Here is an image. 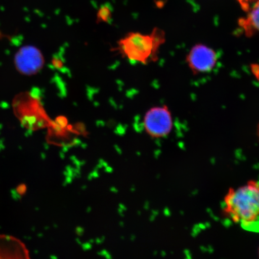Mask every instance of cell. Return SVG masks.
Returning a JSON list of instances; mask_svg holds the SVG:
<instances>
[{
	"label": "cell",
	"instance_id": "6da1fadb",
	"mask_svg": "<svg viewBox=\"0 0 259 259\" xmlns=\"http://www.w3.org/2000/svg\"><path fill=\"white\" fill-rule=\"evenodd\" d=\"M223 212L242 228L259 231V181L250 180L230 188L223 199Z\"/></svg>",
	"mask_w": 259,
	"mask_h": 259
},
{
	"label": "cell",
	"instance_id": "7a4b0ae2",
	"mask_svg": "<svg viewBox=\"0 0 259 259\" xmlns=\"http://www.w3.org/2000/svg\"><path fill=\"white\" fill-rule=\"evenodd\" d=\"M165 38L163 31L159 28L148 34L131 32L118 41L115 50L132 62L146 65L158 60Z\"/></svg>",
	"mask_w": 259,
	"mask_h": 259
},
{
	"label": "cell",
	"instance_id": "3957f363",
	"mask_svg": "<svg viewBox=\"0 0 259 259\" xmlns=\"http://www.w3.org/2000/svg\"><path fill=\"white\" fill-rule=\"evenodd\" d=\"M144 126L147 134L153 138L167 137L173 129L172 116L166 106H155L146 112Z\"/></svg>",
	"mask_w": 259,
	"mask_h": 259
},
{
	"label": "cell",
	"instance_id": "277c9868",
	"mask_svg": "<svg viewBox=\"0 0 259 259\" xmlns=\"http://www.w3.org/2000/svg\"><path fill=\"white\" fill-rule=\"evenodd\" d=\"M187 63L194 74L209 72L215 67L218 56L212 49L203 44H197L188 54Z\"/></svg>",
	"mask_w": 259,
	"mask_h": 259
},
{
	"label": "cell",
	"instance_id": "5b68a950",
	"mask_svg": "<svg viewBox=\"0 0 259 259\" xmlns=\"http://www.w3.org/2000/svg\"><path fill=\"white\" fill-rule=\"evenodd\" d=\"M29 258L30 252L20 239L11 235H0V259Z\"/></svg>",
	"mask_w": 259,
	"mask_h": 259
},
{
	"label": "cell",
	"instance_id": "8992f818",
	"mask_svg": "<svg viewBox=\"0 0 259 259\" xmlns=\"http://www.w3.org/2000/svg\"><path fill=\"white\" fill-rule=\"evenodd\" d=\"M19 66L24 72L34 73L37 72L44 66V57L36 48L25 49L23 53L18 57Z\"/></svg>",
	"mask_w": 259,
	"mask_h": 259
},
{
	"label": "cell",
	"instance_id": "52a82bcc",
	"mask_svg": "<svg viewBox=\"0 0 259 259\" xmlns=\"http://www.w3.org/2000/svg\"><path fill=\"white\" fill-rule=\"evenodd\" d=\"M250 0H247L244 9ZM245 11L248 12L247 16L240 21V26L244 29L245 34L250 36L254 32H259V0H254L249 3Z\"/></svg>",
	"mask_w": 259,
	"mask_h": 259
},
{
	"label": "cell",
	"instance_id": "ba28073f",
	"mask_svg": "<svg viewBox=\"0 0 259 259\" xmlns=\"http://www.w3.org/2000/svg\"><path fill=\"white\" fill-rule=\"evenodd\" d=\"M258 257H259V248H258Z\"/></svg>",
	"mask_w": 259,
	"mask_h": 259
}]
</instances>
